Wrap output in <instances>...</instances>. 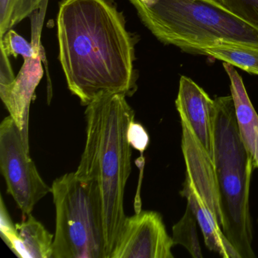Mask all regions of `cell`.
Wrapping results in <instances>:
<instances>
[{
	"label": "cell",
	"mask_w": 258,
	"mask_h": 258,
	"mask_svg": "<svg viewBox=\"0 0 258 258\" xmlns=\"http://www.w3.org/2000/svg\"><path fill=\"white\" fill-rule=\"evenodd\" d=\"M57 28L68 87L81 105L135 93V42L113 0H61Z\"/></svg>",
	"instance_id": "obj_1"
},
{
	"label": "cell",
	"mask_w": 258,
	"mask_h": 258,
	"mask_svg": "<svg viewBox=\"0 0 258 258\" xmlns=\"http://www.w3.org/2000/svg\"><path fill=\"white\" fill-rule=\"evenodd\" d=\"M126 98L120 93L103 95L86 106L87 140L75 171L99 188L106 258H111L127 217L123 199L132 156L127 131L135 113Z\"/></svg>",
	"instance_id": "obj_2"
},
{
	"label": "cell",
	"mask_w": 258,
	"mask_h": 258,
	"mask_svg": "<svg viewBox=\"0 0 258 258\" xmlns=\"http://www.w3.org/2000/svg\"><path fill=\"white\" fill-rule=\"evenodd\" d=\"M215 101L213 163L220 228L240 258H253L249 193L256 165L241 139L232 96L217 97Z\"/></svg>",
	"instance_id": "obj_3"
},
{
	"label": "cell",
	"mask_w": 258,
	"mask_h": 258,
	"mask_svg": "<svg viewBox=\"0 0 258 258\" xmlns=\"http://www.w3.org/2000/svg\"><path fill=\"white\" fill-rule=\"evenodd\" d=\"M129 1L155 37L185 52L221 43L258 47V30L216 0Z\"/></svg>",
	"instance_id": "obj_4"
},
{
	"label": "cell",
	"mask_w": 258,
	"mask_h": 258,
	"mask_svg": "<svg viewBox=\"0 0 258 258\" xmlns=\"http://www.w3.org/2000/svg\"><path fill=\"white\" fill-rule=\"evenodd\" d=\"M51 193L56 213L52 258H106L96 182L66 173L53 181Z\"/></svg>",
	"instance_id": "obj_5"
},
{
	"label": "cell",
	"mask_w": 258,
	"mask_h": 258,
	"mask_svg": "<svg viewBox=\"0 0 258 258\" xmlns=\"http://www.w3.org/2000/svg\"><path fill=\"white\" fill-rule=\"evenodd\" d=\"M30 155L22 131L9 115L0 124V170L7 193L24 216L31 214L36 205L52 192V187L42 179Z\"/></svg>",
	"instance_id": "obj_6"
},
{
	"label": "cell",
	"mask_w": 258,
	"mask_h": 258,
	"mask_svg": "<svg viewBox=\"0 0 258 258\" xmlns=\"http://www.w3.org/2000/svg\"><path fill=\"white\" fill-rule=\"evenodd\" d=\"M49 0H43L38 9L33 12L31 19V43L34 52L24 58V64L13 84L0 91V97L10 115L22 131L25 144L29 146V112L36 89L43 75L42 61H46L41 44V34Z\"/></svg>",
	"instance_id": "obj_7"
},
{
	"label": "cell",
	"mask_w": 258,
	"mask_h": 258,
	"mask_svg": "<svg viewBox=\"0 0 258 258\" xmlns=\"http://www.w3.org/2000/svg\"><path fill=\"white\" fill-rule=\"evenodd\" d=\"M173 245L161 214L140 211L126 217L111 258H173Z\"/></svg>",
	"instance_id": "obj_8"
},
{
	"label": "cell",
	"mask_w": 258,
	"mask_h": 258,
	"mask_svg": "<svg viewBox=\"0 0 258 258\" xmlns=\"http://www.w3.org/2000/svg\"><path fill=\"white\" fill-rule=\"evenodd\" d=\"M176 107L179 117L186 120L202 147L214 159V133L217 104L192 80L182 76Z\"/></svg>",
	"instance_id": "obj_9"
},
{
	"label": "cell",
	"mask_w": 258,
	"mask_h": 258,
	"mask_svg": "<svg viewBox=\"0 0 258 258\" xmlns=\"http://www.w3.org/2000/svg\"><path fill=\"white\" fill-rule=\"evenodd\" d=\"M182 124V149L186 165L185 178L188 179L218 220L220 226V208L216 188L214 163L202 147L185 119Z\"/></svg>",
	"instance_id": "obj_10"
},
{
	"label": "cell",
	"mask_w": 258,
	"mask_h": 258,
	"mask_svg": "<svg viewBox=\"0 0 258 258\" xmlns=\"http://www.w3.org/2000/svg\"><path fill=\"white\" fill-rule=\"evenodd\" d=\"M230 80L231 96L235 105V116L241 139L258 167V115L247 96L242 78L234 66L223 62Z\"/></svg>",
	"instance_id": "obj_11"
},
{
	"label": "cell",
	"mask_w": 258,
	"mask_h": 258,
	"mask_svg": "<svg viewBox=\"0 0 258 258\" xmlns=\"http://www.w3.org/2000/svg\"><path fill=\"white\" fill-rule=\"evenodd\" d=\"M181 194L186 198L188 206L196 216L207 247L223 258H240L232 244L223 235L217 217L199 196L191 182L185 178Z\"/></svg>",
	"instance_id": "obj_12"
},
{
	"label": "cell",
	"mask_w": 258,
	"mask_h": 258,
	"mask_svg": "<svg viewBox=\"0 0 258 258\" xmlns=\"http://www.w3.org/2000/svg\"><path fill=\"white\" fill-rule=\"evenodd\" d=\"M17 241L12 251L22 258H52L54 235L32 214L16 224Z\"/></svg>",
	"instance_id": "obj_13"
},
{
	"label": "cell",
	"mask_w": 258,
	"mask_h": 258,
	"mask_svg": "<svg viewBox=\"0 0 258 258\" xmlns=\"http://www.w3.org/2000/svg\"><path fill=\"white\" fill-rule=\"evenodd\" d=\"M194 54L207 55L247 73L258 75V47L234 43H221L199 48Z\"/></svg>",
	"instance_id": "obj_14"
},
{
	"label": "cell",
	"mask_w": 258,
	"mask_h": 258,
	"mask_svg": "<svg viewBox=\"0 0 258 258\" xmlns=\"http://www.w3.org/2000/svg\"><path fill=\"white\" fill-rule=\"evenodd\" d=\"M198 221L194 213L187 205L183 217L173 226V240L175 244H181L195 258H202V250L197 235Z\"/></svg>",
	"instance_id": "obj_15"
},
{
	"label": "cell",
	"mask_w": 258,
	"mask_h": 258,
	"mask_svg": "<svg viewBox=\"0 0 258 258\" xmlns=\"http://www.w3.org/2000/svg\"><path fill=\"white\" fill-rule=\"evenodd\" d=\"M232 14L258 30V0H216Z\"/></svg>",
	"instance_id": "obj_16"
},
{
	"label": "cell",
	"mask_w": 258,
	"mask_h": 258,
	"mask_svg": "<svg viewBox=\"0 0 258 258\" xmlns=\"http://www.w3.org/2000/svg\"><path fill=\"white\" fill-rule=\"evenodd\" d=\"M0 48L5 51L8 56L13 55L16 58L18 55H21L24 58L31 57L34 54V46L31 42L28 43L13 30L7 31L4 37H0Z\"/></svg>",
	"instance_id": "obj_17"
},
{
	"label": "cell",
	"mask_w": 258,
	"mask_h": 258,
	"mask_svg": "<svg viewBox=\"0 0 258 258\" xmlns=\"http://www.w3.org/2000/svg\"><path fill=\"white\" fill-rule=\"evenodd\" d=\"M127 139L131 147L141 152L142 155L149 145V134L141 123H137L135 120L130 123Z\"/></svg>",
	"instance_id": "obj_18"
},
{
	"label": "cell",
	"mask_w": 258,
	"mask_h": 258,
	"mask_svg": "<svg viewBox=\"0 0 258 258\" xmlns=\"http://www.w3.org/2000/svg\"><path fill=\"white\" fill-rule=\"evenodd\" d=\"M19 0H0V37L11 29L13 12Z\"/></svg>",
	"instance_id": "obj_19"
},
{
	"label": "cell",
	"mask_w": 258,
	"mask_h": 258,
	"mask_svg": "<svg viewBox=\"0 0 258 258\" xmlns=\"http://www.w3.org/2000/svg\"><path fill=\"white\" fill-rule=\"evenodd\" d=\"M43 0H19L13 12V20L19 23L39 8Z\"/></svg>",
	"instance_id": "obj_20"
},
{
	"label": "cell",
	"mask_w": 258,
	"mask_h": 258,
	"mask_svg": "<svg viewBox=\"0 0 258 258\" xmlns=\"http://www.w3.org/2000/svg\"><path fill=\"white\" fill-rule=\"evenodd\" d=\"M0 61V91H3L11 86L16 77L13 74L9 56L3 49H1Z\"/></svg>",
	"instance_id": "obj_21"
}]
</instances>
